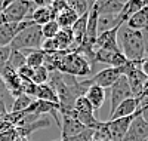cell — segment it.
I'll use <instances>...</instances> for the list:
<instances>
[{"label":"cell","instance_id":"1","mask_svg":"<svg viewBox=\"0 0 148 141\" xmlns=\"http://www.w3.org/2000/svg\"><path fill=\"white\" fill-rule=\"evenodd\" d=\"M120 50L130 62H141L145 58V48L142 42L141 31H135L125 27H120Z\"/></svg>","mask_w":148,"mask_h":141},{"label":"cell","instance_id":"2","mask_svg":"<svg viewBox=\"0 0 148 141\" xmlns=\"http://www.w3.org/2000/svg\"><path fill=\"white\" fill-rule=\"evenodd\" d=\"M58 71L79 79L83 76H89L92 73V66L84 57L77 54L76 50H73V52H64Z\"/></svg>","mask_w":148,"mask_h":141},{"label":"cell","instance_id":"3","mask_svg":"<svg viewBox=\"0 0 148 141\" xmlns=\"http://www.w3.org/2000/svg\"><path fill=\"white\" fill-rule=\"evenodd\" d=\"M43 36H42V28L40 25H30V27L24 28L21 33L16 34V37L10 43V49L16 50H36L40 49L43 43Z\"/></svg>","mask_w":148,"mask_h":141},{"label":"cell","instance_id":"4","mask_svg":"<svg viewBox=\"0 0 148 141\" xmlns=\"http://www.w3.org/2000/svg\"><path fill=\"white\" fill-rule=\"evenodd\" d=\"M36 9L34 2L28 0H14L10 5L5 9L3 17L6 22H22V21H30V17L33 10Z\"/></svg>","mask_w":148,"mask_h":141},{"label":"cell","instance_id":"5","mask_svg":"<svg viewBox=\"0 0 148 141\" xmlns=\"http://www.w3.org/2000/svg\"><path fill=\"white\" fill-rule=\"evenodd\" d=\"M121 74V68H114V67H105L104 70L101 71H98L96 74H93L92 77H88V79H84V80H80L82 85L88 89L89 86L92 85H96V86H101L104 89L107 88H111L116 82L117 79L120 77Z\"/></svg>","mask_w":148,"mask_h":141},{"label":"cell","instance_id":"6","mask_svg":"<svg viewBox=\"0 0 148 141\" xmlns=\"http://www.w3.org/2000/svg\"><path fill=\"white\" fill-rule=\"evenodd\" d=\"M123 141H148V120L136 111Z\"/></svg>","mask_w":148,"mask_h":141},{"label":"cell","instance_id":"7","mask_svg":"<svg viewBox=\"0 0 148 141\" xmlns=\"http://www.w3.org/2000/svg\"><path fill=\"white\" fill-rule=\"evenodd\" d=\"M96 62H102L107 64L108 67H114V68H121L123 66L127 64L126 57L121 54L120 49H96L95 50V64Z\"/></svg>","mask_w":148,"mask_h":141},{"label":"cell","instance_id":"8","mask_svg":"<svg viewBox=\"0 0 148 141\" xmlns=\"http://www.w3.org/2000/svg\"><path fill=\"white\" fill-rule=\"evenodd\" d=\"M110 89H111V94H110L111 95V113L110 114H113V111L117 109V106L120 102H123L125 100H129V98H133V95H132V91L129 88L127 79L125 76H120L117 79V82Z\"/></svg>","mask_w":148,"mask_h":141},{"label":"cell","instance_id":"9","mask_svg":"<svg viewBox=\"0 0 148 141\" xmlns=\"http://www.w3.org/2000/svg\"><path fill=\"white\" fill-rule=\"evenodd\" d=\"M34 22L33 21H22V22H5L0 25V48L10 46L12 40L16 37L18 33H21L24 28L30 27Z\"/></svg>","mask_w":148,"mask_h":141},{"label":"cell","instance_id":"10","mask_svg":"<svg viewBox=\"0 0 148 141\" xmlns=\"http://www.w3.org/2000/svg\"><path fill=\"white\" fill-rule=\"evenodd\" d=\"M119 30L120 27H114L111 30H107V31H102L98 34L96 37V42H95V46L93 49H120L119 43H117V34H119Z\"/></svg>","mask_w":148,"mask_h":141},{"label":"cell","instance_id":"11","mask_svg":"<svg viewBox=\"0 0 148 141\" xmlns=\"http://www.w3.org/2000/svg\"><path fill=\"white\" fill-rule=\"evenodd\" d=\"M147 5H148V0H127L121 12L119 14V17L116 18V27H123V24H126L133 14H136L138 10H141Z\"/></svg>","mask_w":148,"mask_h":141},{"label":"cell","instance_id":"12","mask_svg":"<svg viewBox=\"0 0 148 141\" xmlns=\"http://www.w3.org/2000/svg\"><path fill=\"white\" fill-rule=\"evenodd\" d=\"M95 3L99 17H108L116 19L126 2L125 0H102V2H95Z\"/></svg>","mask_w":148,"mask_h":141},{"label":"cell","instance_id":"13","mask_svg":"<svg viewBox=\"0 0 148 141\" xmlns=\"http://www.w3.org/2000/svg\"><path fill=\"white\" fill-rule=\"evenodd\" d=\"M136 111H138V98H129V100H125L123 102H120L117 109L113 111V114H110L108 120L129 118V116H133Z\"/></svg>","mask_w":148,"mask_h":141},{"label":"cell","instance_id":"14","mask_svg":"<svg viewBox=\"0 0 148 141\" xmlns=\"http://www.w3.org/2000/svg\"><path fill=\"white\" fill-rule=\"evenodd\" d=\"M125 25L135 31H141V30L147 28L148 27V5L144 6L141 10H138L136 14H133Z\"/></svg>","mask_w":148,"mask_h":141},{"label":"cell","instance_id":"15","mask_svg":"<svg viewBox=\"0 0 148 141\" xmlns=\"http://www.w3.org/2000/svg\"><path fill=\"white\" fill-rule=\"evenodd\" d=\"M84 97L88 98V101L90 102V106L93 110H99L105 101V89L101 88V86H96V85H92L88 88Z\"/></svg>","mask_w":148,"mask_h":141},{"label":"cell","instance_id":"16","mask_svg":"<svg viewBox=\"0 0 148 141\" xmlns=\"http://www.w3.org/2000/svg\"><path fill=\"white\" fill-rule=\"evenodd\" d=\"M49 126H51V120H49L47 118H46V119L40 118V119H37L36 122H33V123H28V125L21 126V128H15V129H16L19 138L27 140L33 132L39 131V129H45V128H49Z\"/></svg>","mask_w":148,"mask_h":141},{"label":"cell","instance_id":"17","mask_svg":"<svg viewBox=\"0 0 148 141\" xmlns=\"http://www.w3.org/2000/svg\"><path fill=\"white\" fill-rule=\"evenodd\" d=\"M55 19V15H53V12L51 10V8L47 6H40V8H36L33 10V14L30 17V21H33L36 25H45L47 24L49 21H53Z\"/></svg>","mask_w":148,"mask_h":141},{"label":"cell","instance_id":"18","mask_svg":"<svg viewBox=\"0 0 148 141\" xmlns=\"http://www.w3.org/2000/svg\"><path fill=\"white\" fill-rule=\"evenodd\" d=\"M34 98H36V100H40V101L52 102V104H58V106H59L58 95H56V92L53 91V88L49 85V83H45V85H39V86H37Z\"/></svg>","mask_w":148,"mask_h":141},{"label":"cell","instance_id":"19","mask_svg":"<svg viewBox=\"0 0 148 141\" xmlns=\"http://www.w3.org/2000/svg\"><path fill=\"white\" fill-rule=\"evenodd\" d=\"M77 19H79L77 14H76L74 10H71L70 8H67L65 10H62L61 14H58V15L55 17V21L58 22V25H59L61 30H70Z\"/></svg>","mask_w":148,"mask_h":141},{"label":"cell","instance_id":"20","mask_svg":"<svg viewBox=\"0 0 148 141\" xmlns=\"http://www.w3.org/2000/svg\"><path fill=\"white\" fill-rule=\"evenodd\" d=\"M6 66L18 71L21 67L27 66L25 54L21 52V50H16V49H10V54H9V58L6 61Z\"/></svg>","mask_w":148,"mask_h":141},{"label":"cell","instance_id":"21","mask_svg":"<svg viewBox=\"0 0 148 141\" xmlns=\"http://www.w3.org/2000/svg\"><path fill=\"white\" fill-rule=\"evenodd\" d=\"M22 52V50H21ZM27 59V66L30 68H37V67H42L43 66V61H45V52L42 49H36V50H28V54L25 55Z\"/></svg>","mask_w":148,"mask_h":141},{"label":"cell","instance_id":"22","mask_svg":"<svg viewBox=\"0 0 148 141\" xmlns=\"http://www.w3.org/2000/svg\"><path fill=\"white\" fill-rule=\"evenodd\" d=\"M33 102V98L31 97H27V95H19L12 102V107H10V111L12 113H21V111H25Z\"/></svg>","mask_w":148,"mask_h":141},{"label":"cell","instance_id":"23","mask_svg":"<svg viewBox=\"0 0 148 141\" xmlns=\"http://www.w3.org/2000/svg\"><path fill=\"white\" fill-rule=\"evenodd\" d=\"M67 5H68V8L71 10L76 12L77 17H83L84 14H88V12H89L92 3L86 2V0H68Z\"/></svg>","mask_w":148,"mask_h":141},{"label":"cell","instance_id":"24","mask_svg":"<svg viewBox=\"0 0 148 141\" xmlns=\"http://www.w3.org/2000/svg\"><path fill=\"white\" fill-rule=\"evenodd\" d=\"M42 36H43V39L45 40H51V39H55V37L58 36V33H59V25H58V22L53 19V21H49L47 24H45V25H42Z\"/></svg>","mask_w":148,"mask_h":141},{"label":"cell","instance_id":"25","mask_svg":"<svg viewBox=\"0 0 148 141\" xmlns=\"http://www.w3.org/2000/svg\"><path fill=\"white\" fill-rule=\"evenodd\" d=\"M74 110H76L77 113H80V114H92L93 113V109L90 106V102L88 101V98H86L84 95L79 97L76 101H74Z\"/></svg>","mask_w":148,"mask_h":141},{"label":"cell","instance_id":"26","mask_svg":"<svg viewBox=\"0 0 148 141\" xmlns=\"http://www.w3.org/2000/svg\"><path fill=\"white\" fill-rule=\"evenodd\" d=\"M49 73L43 66L42 67H37V68H34V71H33V77H31V82L34 83V85H45V83H47L49 82Z\"/></svg>","mask_w":148,"mask_h":141},{"label":"cell","instance_id":"27","mask_svg":"<svg viewBox=\"0 0 148 141\" xmlns=\"http://www.w3.org/2000/svg\"><path fill=\"white\" fill-rule=\"evenodd\" d=\"M93 137V131L92 129H86L79 135L74 137H67V138H61V141H90Z\"/></svg>","mask_w":148,"mask_h":141},{"label":"cell","instance_id":"28","mask_svg":"<svg viewBox=\"0 0 148 141\" xmlns=\"http://www.w3.org/2000/svg\"><path fill=\"white\" fill-rule=\"evenodd\" d=\"M49 8H51V10L53 12V15L56 17L62 10H65L68 8V5H67V0H55V2L49 3Z\"/></svg>","mask_w":148,"mask_h":141},{"label":"cell","instance_id":"29","mask_svg":"<svg viewBox=\"0 0 148 141\" xmlns=\"http://www.w3.org/2000/svg\"><path fill=\"white\" fill-rule=\"evenodd\" d=\"M33 71H34V68H30L28 66H24V67H21L16 73H18V76H19L21 80H31Z\"/></svg>","mask_w":148,"mask_h":141},{"label":"cell","instance_id":"30","mask_svg":"<svg viewBox=\"0 0 148 141\" xmlns=\"http://www.w3.org/2000/svg\"><path fill=\"white\" fill-rule=\"evenodd\" d=\"M9 54H10V46L0 48V67L6 64V61H8V58H9Z\"/></svg>","mask_w":148,"mask_h":141},{"label":"cell","instance_id":"31","mask_svg":"<svg viewBox=\"0 0 148 141\" xmlns=\"http://www.w3.org/2000/svg\"><path fill=\"white\" fill-rule=\"evenodd\" d=\"M141 36H142V42H144V48H145V57H148V27L141 30Z\"/></svg>","mask_w":148,"mask_h":141},{"label":"cell","instance_id":"32","mask_svg":"<svg viewBox=\"0 0 148 141\" xmlns=\"http://www.w3.org/2000/svg\"><path fill=\"white\" fill-rule=\"evenodd\" d=\"M139 68L142 71V74L145 76V77L148 79V57H145L141 62H139Z\"/></svg>","mask_w":148,"mask_h":141},{"label":"cell","instance_id":"33","mask_svg":"<svg viewBox=\"0 0 148 141\" xmlns=\"http://www.w3.org/2000/svg\"><path fill=\"white\" fill-rule=\"evenodd\" d=\"M10 129H14V126H12L10 123L5 122L3 119H0V134H3L6 131H10Z\"/></svg>","mask_w":148,"mask_h":141},{"label":"cell","instance_id":"34","mask_svg":"<svg viewBox=\"0 0 148 141\" xmlns=\"http://www.w3.org/2000/svg\"><path fill=\"white\" fill-rule=\"evenodd\" d=\"M10 2H12V0H0V14H3L5 9L10 5Z\"/></svg>","mask_w":148,"mask_h":141},{"label":"cell","instance_id":"35","mask_svg":"<svg viewBox=\"0 0 148 141\" xmlns=\"http://www.w3.org/2000/svg\"><path fill=\"white\" fill-rule=\"evenodd\" d=\"M5 94H8V91H6L5 88H0V100H3V95Z\"/></svg>","mask_w":148,"mask_h":141},{"label":"cell","instance_id":"36","mask_svg":"<svg viewBox=\"0 0 148 141\" xmlns=\"http://www.w3.org/2000/svg\"><path fill=\"white\" fill-rule=\"evenodd\" d=\"M5 22H6V19H5L3 14H0V25H2V24H5Z\"/></svg>","mask_w":148,"mask_h":141},{"label":"cell","instance_id":"37","mask_svg":"<svg viewBox=\"0 0 148 141\" xmlns=\"http://www.w3.org/2000/svg\"><path fill=\"white\" fill-rule=\"evenodd\" d=\"M0 88H5V83H3V80H2V76H0ZM6 89V88H5Z\"/></svg>","mask_w":148,"mask_h":141},{"label":"cell","instance_id":"38","mask_svg":"<svg viewBox=\"0 0 148 141\" xmlns=\"http://www.w3.org/2000/svg\"><path fill=\"white\" fill-rule=\"evenodd\" d=\"M90 141H104V140H93V138H92Z\"/></svg>","mask_w":148,"mask_h":141},{"label":"cell","instance_id":"39","mask_svg":"<svg viewBox=\"0 0 148 141\" xmlns=\"http://www.w3.org/2000/svg\"><path fill=\"white\" fill-rule=\"evenodd\" d=\"M18 141H27V140H22V138H19V140H18Z\"/></svg>","mask_w":148,"mask_h":141}]
</instances>
